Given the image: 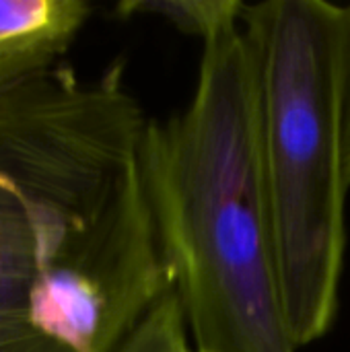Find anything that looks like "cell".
<instances>
[{
	"instance_id": "cell-1",
	"label": "cell",
	"mask_w": 350,
	"mask_h": 352,
	"mask_svg": "<svg viewBox=\"0 0 350 352\" xmlns=\"http://www.w3.org/2000/svg\"><path fill=\"white\" fill-rule=\"evenodd\" d=\"M122 74L0 85V352H118L173 285Z\"/></svg>"
},
{
	"instance_id": "cell-4",
	"label": "cell",
	"mask_w": 350,
	"mask_h": 352,
	"mask_svg": "<svg viewBox=\"0 0 350 352\" xmlns=\"http://www.w3.org/2000/svg\"><path fill=\"white\" fill-rule=\"evenodd\" d=\"M89 12L80 0H0V85L58 64Z\"/></svg>"
},
{
	"instance_id": "cell-6",
	"label": "cell",
	"mask_w": 350,
	"mask_h": 352,
	"mask_svg": "<svg viewBox=\"0 0 350 352\" xmlns=\"http://www.w3.org/2000/svg\"><path fill=\"white\" fill-rule=\"evenodd\" d=\"M118 352H196L173 285L142 318Z\"/></svg>"
},
{
	"instance_id": "cell-2",
	"label": "cell",
	"mask_w": 350,
	"mask_h": 352,
	"mask_svg": "<svg viewBox=\"0 0 350 352\" xmlns=\"http://www.w3.org/2000/svg\"><path fill=\"white\" fill-rule=\"evenodd\" d=\"M140 173L194 351H299L283 311L241 19L204 41L188 107L149 120Z\"/></svg>"
},
{
	"instance_id": "cell-3",
	"label": "cell",
	"mask_w": 350,
	"mask_h": 352,
	"mask_svg": "<svg viewBox=\"0 0 350 352\" xmlns=\"http://www.w3.org/2000/svg\"><path fill=\"white\" fill-rule=\"evenodd\" d=\"M278 287L297 349L330 332L350 192V4H243Z\"/></svg>"
},
{
	"instance_id": "cell-5",
	"label": "cell",
	"mask_w": 350,
	"mask_h": 352,
	"mask_svg": "<svg viewBox=\"0 0 350 352\" xmlns=\"http://www.w3.org/2000/svg\"><path fill=\"white\" fill-rule=\"evenodd\" d=\"M122 14H151L165 19L175 29L196 35L202 41L225 25L239 21L243 2L239 0H134L118 6Z\"/></svg>"
}]
</instances>
